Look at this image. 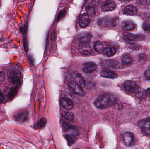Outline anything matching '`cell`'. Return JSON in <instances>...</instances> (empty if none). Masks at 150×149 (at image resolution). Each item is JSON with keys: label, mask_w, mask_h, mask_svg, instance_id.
I'll list each match as a JSON object with an SVG mask.
<instances>
[{"label": "cell", "mask_w": 150, "mask_h": 149, "mask_svg": "<svg viewBox=\"0 0 150 149\" xmlns=\"http://www.w3.org/2000/svg\"><path fill=\"white\" fill-rule=\"evenodd\" d=\"M8 80L11 83H16L20 80L21 73L18 69L12 68L9 69L7 72Z\"/></svg>", "instance_id": "3957f363"}, {"label": "cell", "mask_w": 150, "mask_h": 149, "mask_svg": "<svg viewBox=\"0 0 150 149\" xmlns=\"http://www.w3.org/2000/svg\"><path fill=\"white\" fill-rule=\"evenodd\" d=\"M146 94L147 96L150 99V88H148L146 91Z\"/></svg>", "instance_id": "d590c367"}, {"label": "cell", "mask_w": 150, "mask_h": 149, "mask_svg": "<svg viewBox=\"0 0 150 149\" xmlns=\"http://www.w3.org/2000/svg\"><path fill=\"white\" fill-rule=\"evenodd\" d=\"M72 79L73 82H74L78 85L82 87H84L85 85V81L83 76L78 73L76 72H74L72 74Z\"/></svg>", "instance_id": "52a82bcc"}, {"label": "cell", "mask_w": 150, "mask_h": 149, "mask_svg": "<svg viewBox=\"0 0 150 149\" xmlns=\"http://www.w3.org/2000/svg\"><path fill=\"white\" fill-rule=\"evenodd\" d=\"M55 37H56V35H55V31L53 30V31H52V34H51V39L52 41H54L55 39Z\"/></svg>", "instance_id": "836d02e7"}, {"label": "cell", "mask_w": 150, "mask_h": 149, "mask_svg": "<svg viewBox=\"0 0 150 149\" xmlns=\"http://www.w3.org/2000/svg\"><path fill=\"white\" fill-rule=\"evenodd\" d=\"M28 113L26 112H23L18 114L15 116V119L17 121L19 122H23L28 119Z\"/></svg>", "instance_id": "ffe728a7"}, {"label": "cell", "mask_w": 150, "mask_h": 149, "mask_svg": "<svg viewBox=\"0 0 150 149\" xmlns=\"http://www.w3.org/2000/svg\"><path fill=\"white\" fill-rule=\"evenodd\" d=\"M65 138L66 140L67 141L68 144L69 145H72L73 143H74L76 141V136L72 135L67 134L65 136Z\"/></svg>", "instance_id": "484cf974"}, {"label": "cell", "mask_w": 150, "mask_h": 149, "mask_svg": "<svg viewBox=\"0 0 150 149\" xmlns=\"http://www.w3.org/2000/svg\"><path fill=\"white\" fill-rule=\"evenodd\" d=\"M62 116L66 120L68 121H73L74 120V115L73 113L67 111H63L62 112Z\"/></svg>", "instance_id": "7402d4cb"}, {"label": "cell", "mask_w": 150, "mask_h": 149, "mask_svg": "<svg viewBox=\"0 0 150 149\" xmlns=\"http://www.w3.org/2000/svg\"><path fill=\"white\" fill-rule=\"evenodd\" d=\"M94 49L97 52L101 53L103 52L104 48L103 45L100 41H97L94 44Z\"/></svg>", "instance_id": "603a6c76"}, {"label": "cell", "mask_w": 150, "mask_h": 149, "mask_svg": "<svg viewBox=\"0 0 150 149\" xmlns=\"http://www.w3.org/2000/svg\"><path fill=\"white\" fill-rule=\"evenodd\" d=\"M117 101L113 94H105L99 96L94 102L95 106L100 109H104L113 106Z\"/></svg>", "instance_id": "6da1fadb"}, {"label": "cell", "mask_w": 150, "mask_h": 149, "mask_svg": "<svg viewBox=\"0 0 150 149\" xmlns=\"http://www.w3.org/2000/svg\"><path fill=\"white\" fill-rule=\"evenodd\" d=\"M125 38L130 41H138L144 39L143 35H135L131 33H126Z\"/></svg>", "instance_id": "d6986e66"}, {"label": "cell", "mask_w": 150, "mask_h": 149, "mask_svg": "<svg viewBox=\"0 0 150 149\" xmlns=\"http://www.w3.org/2000/svg\"><path fill=\"white\" fill-rule=\"evenodd\" d=\"M18 89L17 87H12L10 90L9 92V97L10 99H12L17 94L18 92Z\"/></svg>", "instance_id": "4316f807"}, {"label": "cell", "mask_w": 150, "mask_h": 149, "mask_svg": "<svg viewBox=\"0 0 150 149\" xmlns=\"http://www.w3.org/2000/svg\"><path fill=\"white\" fill-rule=\"evenodd\" d=\"M137 12L138 9L136 6L129 5L125 8L123 13L127 15H134L137 14Z\"/></svg>", "instance_id": "5bb4252c"}, {"label": "cell", "mask_w": 150, "mask_h": 149, "mask_svg": "<svg viewBox=\"0 0 150 149\" xmlns=\"http://www.w3.org/2000/svg\"><path fill=\"white\" fill-rule=\"evenodd\" d=\"M87 12L88 14L91 15H92L94 13H95V10H94V8L93 6H89L87 8Z\"/></svg>", "instance_id": "f546056e"}, {"label": "cell", "mask_w": 150, "mask_h": 149, "mask_svg": "<svg viewBox=\"0 0 150 149\" xmlns=\"http://www.w3.org/2000/svg\"><path fill=\"white\" fill-rule=\"evenodd\" d=\"M90 22V18L87 14H83L79 17V25L82 28H86L89 25Z\"/></svg>", "instance_id": "7c38bea8"}, {"label": "cell", "mask_w": 150, "mask_h": 149, "mask_svg": "<svg viewBox=\"0 0 150 149\" xmlns=\"http://www.w3.org/2000/svg\"><path fill=\"white\" fill-rule=\"evenodd\" d=\"M61 104L64 108L68 109H72L74 108L73 102L67 98H63L61 100Z\"/></svg>", "instance_id": "ac0fdd59"}, {"label": "cell", "mask_w": 150, "mask_h": 149, "mask_svg": "<svg viewBox=\"0 0 150 149\" xmlns=\"http://www.w3.org/2000/svg\"><path fill=\"white\" fill-rule=\"evenodd\" d=\"M79 50L81 54L85 56H89L92 54L93 51L89 43L79 44Z\"/></svg>", "instance_id": "ba28073f"}, {"label": "cell", "mask_w": 150, "mask_h": 149, "mask_svg": "<svg viewBox=\"0 0 150 149\" xmlns=\"http://www.w3.org/2000/svg\"><path fill=\"white\" fill-rule=\"evenodd\" d=\"M5 74L3 71H0V85H1L4 80Z\"/></svg>", "instance_id": "4dcf8cb0"}, {"label": "cell", "mask_w": 150, "mask_h": 149, "mask_svg": "<svg viewBox=\"0 0 150 149\" xmlns=\"http://www.w3.org/2000/svg\"><path fill=\"white\" fill-rule=\"evenodd\" d=\"M82 68L85 72L86 73H91L97 70V66L93 62H86L83 64Z\"/></svg>", "instance_id": "8992f818"}, {"label": "cell", "mask_w": 150, "mask_h": 149, "mask_svg": "<svg viewBox=\"0 0 150 149\" xmlns=\"http://www.w3.org/2000/svg\"><path fill=\"white\" fill-rule=\"evenodd\" d=\"M46 120L45 118H43L40 119V120L36 123L34 125V128L36 129H41L43 128L44 126L46 124Z\"/></svg>", "instance_id": "d4e9b609"}, {"label": "cell", "mask_w": 150, "mask_h": 149, "mask_svg": "<svg viewBox=\"0 0 150 149\" xmlns=\"http://www.w3.org/2000/svg\"><path fill=\"white\" fill-rule=\"evenodd\" d=\"M143 29L147 32H150V22H146L143 24Z\"/></svg>", "instance_id": "f1b7e54d"}, {"label": "cell", "mask_w": 150, "mask_h": 149, "mask_svg": "<svg viewBox=\"0 0 150 149\" xmlns=\"http://www.w3.org/2000/svg\"><path fill=\"white\" fill-rule=\"evenodd\" d=\"M4 99V98L3 94L1 92H0V103L3 102Z\"/></svg>", "instance_id": "e575fe53"}, {"label": "cell", "mask_w": 150, "mask_h": 149, "mask_svg": "<svg viewBox=\"0 0 150 149\" xmlns=\"http://www.w3.org/2000/svg\"><path fill=\"white\" fill-rule=\"evenodd\" d=\"M139 126L144 134L150 135V118H147L140 121Z\"/></svg>", "instance_id": "5b68a950"}, {"label": "cell", "mask_w": 150, "mask_h": 149, "mask_svg": "<svg viewBox=\"0 0 150 149\" xmlns=\"http://www.w3.org/2000/svg\"><path fill=\"white\" fill-rule=\"evenodd\" d=\"M122 1H130L131 0H122Z\"/></svg>", "instance_id": "74e56055"}, {"label": "cell", "mask_w": 150, "mask_h": 149, "mask_svg": "<svg viewBox=\"0 0 150 149\" xmlns=\"http://www.w3.org/2000/svg\"><path fill=\"white\" fill-rule=\"evenodd\" d=\"M115 3L112 1H108L104 3L101 7V10L103 11H110L115 8Z\"/></svg>", "instance_id": "4fadbf2b"}, {"label": "cell", "mask_w": 150, "mask_h": 149, "mask_svg": "<svg viewBox=\"0 0 150 149\" xmlns=\"http://www.w3.org/2000/svg\"><path fill=\"white\" fill-rule=\"evenodd\" d=\"M116 50L114 47H108L104 48L102 53L108 57H112L116 53Z\"/></svg>", "instance_id": "44dd1931"}, {"label": "cell", "mask_w": 150, "mask_h": 149, "mask_svg": "<svg viewBox=\"0 0 150 149\" xmlns=\"http://www.w3.org/2000/svg\"><path fill=\"white\" fill-rule=\"evenodd\" d=\"M124 88L129 92L131 93H137L139 90V87L134 81L127 80L124 83Z\"/></svg>", "instance_id": "277c9868"}, {"label": "cell", "mask_w": 150, "mask_h": 149, "mask_svg": "<svg viewBox=\"0 0 150 149\" xmlns=\"http://www.w3.org/2000/svg\"><path fill=\"white\" fill-rule=\"evenodd\" d=\"M144 1V2L143 3V4H147V3H149L150 2V0H140L139 1Z\"/></svg>", "instance_id": "8d00e7d4"}, {"label": "cell", "mask_w": 150, "mask_h": 149, "mask_svg": "<svg viewBox=\"0 0 150 149\" xmlns=\"http://www.w3.org/2000/svg\"><path fill=\"white\" fill-rule=\"evenodd\" d=\"M63 127L64 130L67 133V134L72 135L75 136L78 134L79 131L74 126L65 123H63Z\"/></svg>", "instance_id": "8fae6325"}, {"label": "cell", "mask_w": 150, "mask_h": 149, "mask_svg": "<svg viewBox=\"0 0 150 149\" xmlns=\"http://www.w3.org/2000/svg\"><path fill=\"white\" fill-rule=\"evenodd\" d=\"M100 75L104 78L109 79H114L117 77V74L111 70H104L100 73Z\"/></svg>", "instance_id": "2e32d148"}, {"label": "cell", "mask_w": 150, "mask_h": 149, "mask_svg": "<svg viewBox=\"0 0 150 149\" xmlns=\"http://www.w3.org/2000/svg\"><path fill=\"white\" fill-rule=\"evenodd\" d=\"M65 14V10H60L58 14V16H57V21H59L61 17H62Z\"/></svg>", "instance_id": "1f68e13d"}, {"label": "cell", "mask_w": 150, "mask_h": 149, "mask_svg": "<svg viewBox=\"0 0 150 149\" xmlns=\"http://www.w3.org/2000/svg\"><path fill=\"white\" fill-rule=\"evenodd\" d=\"M69 85L75 93L78 95L83 96L85 94V92L83 90V87L75 82L73 81L70 82L69 84Z\"/></svg>", "instance_id": "9c48e42d"}, {"label": "cell", "mask_w": 150, "mask_h": 149, "mask_svg": "<svg viewBox=\"0 0 150 149\" xmlns=\"http://www.w3.org/2000/svg\"><path fill=\"white\" fill-rule=\"evenodd\" d=\"M26 31H27V30L24 31H23L24 35V38L23 39V45L24 48L26 52L28 51V43H27V39L26 38Z\"/></svg>", "instance_id": "83f0119b"}, {"label": "cell", "mask_w": 150, "mask_h": 149, "mask_svg": "<svg viewBox=\"0 0 150 149\" xmlns=\"http://www.w3.org/2000/svg\"><path fill=\"white\" fill-rule=\"evenodd\" d=\"M91 36L89 33L83 32L79 34L78 39L80 43H89L91 40Z\"/></svg>", "instance_id": "9a60e30c"}, {"label": "cell", "mask_w": 150, "mask_h": 149, "mask_svg": "<svg viewBox=\"0 0 150 149\" xmlns=\"http://www.w3.org/2000/svg\"><path fill=\"white\" fill-rule=\"evenodd\" d=\"M121 27L125 30L131 31L135 29L136 25L134 22L131 21H125L122 23Z\"/></svg>", "instance_id": "e0dca14e"}, {"label": "cell", "mask_w": 150, "mask_h": 149, "mask_svg": "<svg viewBox=\"0 0 150 149\" xmlns=\"http://www.w3.org/2000/svg\"><path fill=\"white\" fill-rule=\"evenodd\" d=\"M118 22L117 18L111 17H104L98 20V24L100 26L105 28L114 27Z\"/></svg>", "instance_id": "7a4b0ae2"}, {"label": "cell", "mask_w": 150, "mask_h": 149, "mask_svg": "<svg viewBox=\"0 0 150 149\" xmlns=\"http://www.w3.org/2000/svg\"><path fill=\"white\" fill-rule=\"evenodd\" d=\"M122 61L124 65H129L132 63L133 59L130 55L129 54H125L122 58Z\"/></svg>", "instance_id": "cb8c5ba5"}, {"label": "cell", "mask_w": 150, "mask_h": 149, "mask_svg": "<svg viewBox=\"0 0 150 149\" xmlns=\"http://www.w3.org/2000/svg\"><path fill=\"white\" fill-rule=\"evenodd\" d=\"M144 76L147 80H150V69L147 70L144 73Z\"/></svg>", "instance_id": "d6a6232c"}, {"label": "cell", "mask_w": 150, "mask_h": 149, "mask_svg": "<svg viewBox=\"0 0 150 149\" xmlns=\"http://www.w3.org/2000/svg\"><path fill=\"white\" fill-rule=\"evenodd\" d=\"M123 137L124 142L127 146L130 147L133 145L134 141V136L132 133L126 132L123 134Z\"/></svg>", "instance_id": "30bf717a"}]
</instances>
